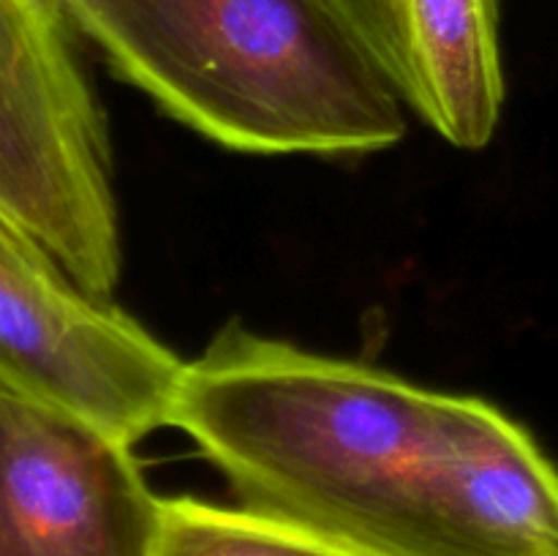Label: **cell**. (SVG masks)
<instances>
[{
  "instance_id": "6",
  "label": "cell",
  "mask_w": 558,
  "mask_h": 556,
  "mask_svg": "<svg viewBox=\"0 0 558 556\" xmlns=\"http://www.w3.org/2000/svg\"><path fill=\"white\" fill-rule=\"evenodd\" d=\"M407 556H558V472L532 436L461 396L420 474Z\"/></svg>"
},
{
  "instance_id": "9",
  "label": "cell",
  "mask_w": 558,
  "mask_h": 556,
  "mask_svg": "<svg viewBox=\"0 0 558 556\" xmlns=\"http://www.w3.org/2000/svg\"><path fill=\"white\" fill-rule=\"evenodd\" d=\"M52 3H54V5H58V3H60V0H52Z\"/></svg>"
},
{
  "instance_id": "5",
  "label": "cell",
  "mask_w": 558,
  "mask_h": 556,
  "mask_svg": "<svg viewBox=\"0 0 558 556\" xmlns=\"http://www.w3.org/2000/svg\"><path fill=\"white\" fill-rule=\"evenodd\" d=\"M134 445L0 385V556H156Z\"/></svg>"
},
{
  "instance_id": "4",
  "label": "cell",
  "mask_w": 558,
  "mask_h": 556,
  "mask_svg": "<svg viewBox=\"0 0 558 556\" xmlns=\"http://www.w3.org/2000/svg\"><path fill=\"white\" fill-rule=\"evenodd\" d=\"M183 365L0 210V385L134 445L169 423Z\"/></svg>"
},
{
  "instance_id": "2",
  "label": "cell",
  "mask_w": 558,
  "mask_h": 556,
  "mask_svg": "<svg viewBox=\"0 0 558 556\" xmlns=\"http://www.w3.org/2000/svg\"><path fill=\"white\" fill-rule=\"evenodd\" d=\"M163 112L243 153L352 156L401 142V98L322 0H60Z\"/></svg>"
},
{
  "instance_id": "3",
  "label": "cell",
  "mask_w": 558,
  "mask_h": 556,
  "mask_svg": "<svg viewBox=\"0 0 558 556\" xmlns=\"http://www.w3.org/2000/svg\"><path fill=\"white\" fill-rule=\"evenodd\" d=\"M0 210L82 287H118L107 125L52 0H0Z\"/></svg>"
},
{
  "instance_id": "8",
  "label": "cell",
  "mask_w": 558,
  "mask_h": 556,
  "mask_svg": "<svg viewBox=\"0 0 558 556\" xmlns=\"http://www.w3.org/2000/svg\"><path fill=\"white\" fill-rule=\"evenodd\" d=\"M156 556H368L248 507L178 496L161 501Z\"/></svg>"
},
{
  "instance_id": "1",
  "label": "cell",
  "mask_w": 558,
  "mask_h": 556,
  "mask_svg": "<svg viewBox=\"0 0 558 556\" xmlns=\"http://www.w3.org/2000/svg\"><path fill=\"white\" fill-rule=\"evenodd\" d=\"M461 396L227 325L185 360L169 423L243 507L368 556H407L414 494Z\"/></svg>"
},
{
  "instance_id": "7",
  "label": "cell",
  "mask_w": 558,
  "mask_h": 556,
  "mask_svg": "<svg viewBox=\"0 0 558 556\" xmlns=\"http://www.w3.org/2000/svg\"><path fill=\"white\" fill-rule=\"evenodd\" d=\"M360 52L441 140L490 142L505 104L496 0H322Z\"/></svg>"
}]
</instances>
